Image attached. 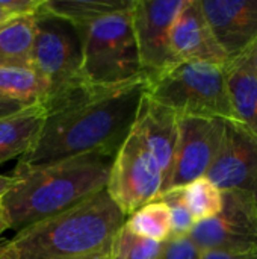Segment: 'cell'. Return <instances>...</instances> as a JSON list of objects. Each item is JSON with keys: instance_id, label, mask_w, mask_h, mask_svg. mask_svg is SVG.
<instances>
[{"instance_id": "e0dca14e", "label": "cell", "mask_w": 257, "mask_h": 259, "mask_svg": "<svg viewBox=\"0 0 257 259\" xmlns=\"http://www.w3.org/2000/svg\"><path fill=\"white\" fill-rule=\"evenodd\" d=\"M35 15H17L0 24V67H30Z\"/></svg>"}, {"instance_id": "8992f818", "label": "cell", "mask_w": 257, "mask_h": 259, "mask_svg": "<svg viewBox=\"0 0 257 259\" xmlns=\"http://www.w3.org/2000/svg\"><path fill=\"white\" fill-rule=\"evenodd\" d=\"M32 68L48 83V94L42 103L47 112L94 88L82 73V47L76 29L41 9L36 14Z\"/></svg>"}, {"instance_id": "9c48e42d", "label": "cell", "mask_w": 257, "mask_h": 259, "mask_svg": "<svg viewBox=\"0 0 257 259\" xmlns=\"http://www.w3.org/2000/svg\"><path fill=\"white\" fill-rule=\"evenodd\" d=\"M183 0H135L130 9L144 77L155 79L179 64L171 50V29Z\"/></svg>"}, {"instance_id": "7c38bea8", "label": "cell", "mask_w": 257, "mask_h": 259, "mask_svg": "<svg viewBox=\"0 0 257 259\" xmlns=\"http://www.w3.org/2000/svg\"><path fill=\"white\" fill-rule=\"evenodd\" d=\"M229 64L257 41V0H200Z\"/></svg>"}, {"instance_id": "7402d4cb", "label": "cell", "mask_w": 257, "mask_h": 259, "mask_svg": "<svg viewBox=\"0 0 257 259\" xmlns=\"http://www.w3.org/2000/svg\"><path fill=\"white\" fill-rule=\"evenodd\" d=\"M165 243H158L132 232L126 225L115 234L108 259H159Z\"/></svg>"}, {"instance_id": "d6986e66", "label": "cell", "mask_w": 257, "mask_h": 259, "mask_svg": "<svg viewBox=\"0 0 257 259\" xmlns=\"http://www.w3.org/2000/svg\"><path fill=\"white\" fill-rule=\"evenodd\" d=\"M0 94L30 105L44 103L48 83L30 67H0Z\"/></svg>"}, {"instance_id": "9a60e30c", "label": "cell", "mask_w": 257, "mask_h": 259, "mask_svg": "<svg viewBox=\"0 0 257 259\" xmlns=\"http://www.w3.org/2000/svg\"><path fill=\"white\" fill-rule=\"evenodd\" d=\"M47 111L42 103L29 106L17 114L0 118V164L21 158L35 144Z\"/></svg>"}, {"instance_id": "277c9868", "label": "cell", "mask_w": 257, "mask_h": 259, "mask_svg": "<svg viewBox=\"0 0 257 259\" xmlns=\"http://www.w3.org/2000/svg\"><path fill=\"white\" fill-rule=\"evenodd\" d=\"M145 94L179 117L238 121L227 85V67L179 62L147 82Z\"/></svg>"}, {"instance_id": "3957f363", "label": "cell", "mask_w": 257, "mask_h": 259, "mask_svg": "<svg viewBox=\"0 0 257 259\" xmlns=\"http://www.w3.org/2000/svg\"><path fill=\"white\" fill-rule=\"evenodd\" d=\"M126 215L106 188L0 241V259H108Z\"/></svg>"}, {"instance_id": "f546056e", "label": "cell", "mask_w": 257, "mask_h": 259, "mask_svg": "<svg viewBox=\"0 0 257 259\" xmlns=\"http://www.w3.org/2000/svg\"><path fill=\"white\" fill-rule=\"evenodd\" d=\"M8 18H11V15H9V14H8V12L0 6V24H2V23H5Z\"/></svg>"}, {"instance_id": "4fadbf2b", "label": "cell", "mask_w": 257, "mask_h": 259, "mask_svg": "<svg viewBox=\"0 0 257 259\" xmlns=\"http://www.w3.org/2000/svg\"><path fill=\"white\" fill-rule=\"evenodd\" d=\"M171 50L177 62L229 65V58L218 44L200 0H183L171 29Z\"/></svg>"}, {"instance_id": "ffe728a7", "label": "cell", "mask_w": 257, "mask_h": 259, "mask_svg": "<svg viewBox=\"0 0 257 259\" xmlns=\"http://www.w3.org/2000/svg\"><path fill=\"white\" fill-rule=\"evenodd\" d=\"M124 225L136 235L158 243H167L171 238L170 212L159 197L126 217Z\"/></svg>"}, {"instance_id": "7a4b0ae2", "label": "cell", "mask_w": 257, "mask_h": 259, "mask_svg": "<svg viewBox=\"0 0 257 259\" xmlns=\"http://www.w3.org/2000/svg\"><path fill=\"white\" fill-rule=\"evenodd\" d=\"M112 158L86 153L50 165L11 173L14 184L0 200V235L58 215L106 188Z\"/></svg>"}, {"instance_id": "30bf717a", "label": "cell", "mask_w": 257, "mask_h": 259, "mask_svg": "<svg viewBox=\"0 0 257 259\" xmlns=\"http://www.w3.org/2000/svg\"><path fill=\"white\" fill-rule=\"evenodd\" d=\"M226 121L223 118L179 117V140L167 191L186 187L206 176L221 149Z\"/></svg>"}, {"instance_id": "f1b7e54d", "label": "cell", "mask_w": 257, "mask_h": 259, "mask_svg": "<svg viewBox=\"0 0 257 259\" xmlns=\"http://www.w3.org/2000/svg\"><path fill=\"white\" fill-rule=\"evenodd\" d=\"M14 184V178L9 175V176H5V175H0V200L3 199V196L8 193V190L11 188V185Z\"/></svg>"}, {"instance_id": "2e32d148", "label": "cell", "mask_w": 257, "mask_h": 259, "mask_svg": "<svg viewBox=\"0 0 257 259\" xmlns=\"http://www.w3.org/2000/svg\"><path fill=\"white\" fill-rule=\"evenodd\" d=\"M135 0H44L41 11L70 23L76 32L83 30L94 21L130 9Z\"/></svg>"}, {"instance_id": "603a6c76", "label": "cell", "mask_w": 257, "mask_h": 259, "mask_svg": "<svg viewBox=\"0 0 257 259\" xmlns=\"http://www.w3.org/2000/svg\"><path fill=\"white\" fill-rule=\"evenodd\" d=\"M159 199L167 205L170 212V223H171V238H182L188 237L192 231L195 220L189 212L182 188L168 190L167 193L161 194Z\"/></svg>"}, {"instance_id": "6da1fadb", "label": "cell", "mask_w": 257, "mask_h": 259, "mask_svg": "<svg viewBox=\"0 0 257 259\" xmlns=\"http://www.w3.org/2000/svg\"><path fill=\"white\" fill-rule=\"evenodd\" d=\"M145 88V79L120 88L94 87L47 112L35 144L18 159L15 168L44 167L86 153L114 159L133 127Z\"/></svg>"}, {"instance_id": "5bb4252c", "label": "cell", "mask_w": 257, "mask_h": 259, "mask_svg": "<svg viewBox=\"0 0 257 259\" xmlns=\"http://www.w3.org/2000/svg\"><path fill=\"white\" fill-rule=\"evenodd\" d=\"M177 121L179 115L174 111L151 100L147 94L142 96L132 131L136 132V135L139 137L145 149L151 153V156L156 159L162 171V194L167 191V185L173 171L179 140Z\"/></svg>"}, {"instance_id": "ac0fdd59", "label": "cell", "mask_w": 257, "mask_h": 259, "mask_svg": "<svg viewBox=\"0 0 257 259\" xmlns=\"http://www.w3.org/2000/svg\"><path fill=\"white\" fill-rule=\"evenodd\" d=\"M227 85L238 121L257 138V77L233 61L227 65Z\"/></svg>"}, {"instance_id": "52a82bcc", "label": "cell", "mask_w": 257, "mask_h": 259, "mask_svg": "<svg viewBox=\"0 0 257 259\" xmlns=\"http://www.w3.org/2000/svg\"><path fill=\"white\" fill-rule=\"evenodd\" d=\"M164 176L151 153L135 131H130L115 153L106 184V193L120 211L129 217L162 194Z\"/></svg>"}, {"instance_id": "cb8c5ba5", "label": "cell", "mask_w": 257, "mask_h": 259, "mask_svg": "<svg viewBox=\"0 0 257 259\" xmlns=\"http://www.w3.org/2000/svg\"><path fill=\"white\" fill-rule=\"evenodd\" d=\"M201 252L195 247L189 237L170 238L165 243L164 253L159 259H200Z\"/></svg>"}, {"instance_id": "4316f807", "label": "cell", "mask_w": 257, "mask_h": 259, "mask_svg": "<svg viewBox=\"0 0 257 259\" xmlns=\"http://www.w3.org/2000/svg\"><path fill=\"white\" fill-rule=\"evenodd\" d=\"M236 62H241L242 65H245L254 76L257 77V41L239 58L235 59ZM233 62V61H232Z\"/></svg>"}, {"instance_id": "ba28073f", "label": "cell", "mask_w": 257, "mask_h": 259, "mask_svg": "<svg viewBox=\"0 0 257 259\" xmlns=\"http://www.w3.org/2000/svg\"><path fill=\"white\" fill-rule=\"evenodd\" d=\"M221 193V211L197 222L188 237L201 253H257V202L239 193Z\"/></svg>"}, {"instance_id": "8fae6325", "label": "cell", "mask_w": 257, "mask_h": 259, "mask_svg": "<svg viewBox=\"0 0 257 259\" xmlns=\"http://www.w3.org/2000/svg\"><path fill=\"white\" fill-rule=\"evenodd\" d=\"M220 191L257 202V138L239 121H226L221 149L206 176Z\"/></svg>"}, {"instance_id": "44dd1931", "label": "cell", "mask_w": 257, "mask_h": 259, "mask_svg": "<svg viewBox=\"0 0 257 259\" xmlns=\"http://www.w3.org/2000/svg\"><path fill=\"white\" fill-rule=\"evenodd\" d=\"M185 203L195 223L215 217L223 206V193L208 179L200 178L182 187Z\"/></svg>"}, {"instance_id": "5b68a950", "label": "cell", "mask_w": 257, "mask_h": 259, "mask_svg": "<svg viewBox=\"0 0 257 259\" xmlns=\"http://www.w3.org/2000/svg\"><path fill=\"white\" fill-rule=\"evenodd\" d=\"M130 9L106 15L77 32L82 47V73L91 87L120 88L145 79Z\"/></svg>"}, {"instance_id": "484cf974", "label": "cell", "mask_w": 257, "mask_h": 259, "mask_svg": "<svg viewBox=\"0 0 257 259\" xmlns=\"http://www.w3.org/2000/svg\"><path fill=\"white\" fill-rule=\"evenodd\" d=\"M29 106H33L30 103H26V102H20V100H15V99H11V97H6V96H2L0 94V118H5V117H9L12 114H17Z\"/></svg>"}, {"instance_id": "83f0119b", "label": "cell", "mask_w": 257, "mask_h": 259, "mask_svg": "<svg viewBox=\"0 0 257 259\" xmlns=\"http://www.w3.org/2000/svg\"><path fill=\"white\" fill-rule=\"evenodd\" d=\"M200 259H257V253H229V252H204Z\"/></svg>"}, {"instance_id": "d4e9b609", "label": "cell", "mask_w": 257, "mask_h": 259, "mask_svg": "<svg viewBox=\"0 0 257 259\" xmlns=\"http://www.w3.org/2000/svg\"><path fill=\"white\" fill-rule=\"evenodd\" d=\"M44 0H0V6L11 15H35L39 12Z\"/></svg>"}]
</instances>
